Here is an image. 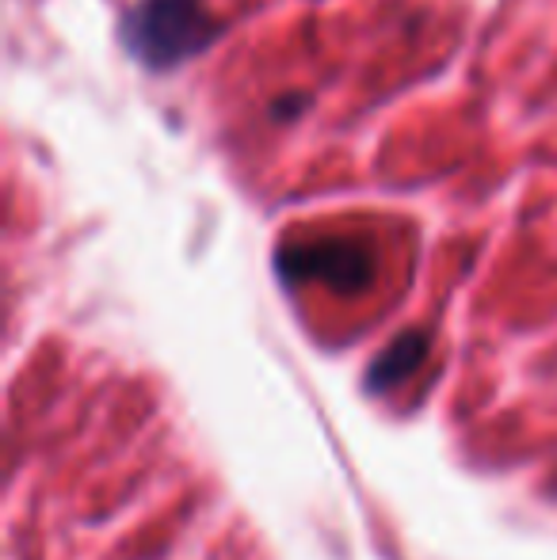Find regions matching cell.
I'll return each instance as SVG.
<instances>
[{
	"label": "cell",
	"mask_w": 557,
	"mask_h": 560,
	"mask_svg": "<svg viewBox=\"0 0 557 560\" xmlns=\"http://www.w3.org/2000/svg\"><path fill=\"white\" fill-rule=\"evenodd\" d=\"M279 271L287 282L313 279V282H325V287H336L340 294H356V290L371 287L374 256L348 241L310 244V248H282Z\"/></svg>",
	"instance_id": "2"
},
{
	"label": "cell",
	"mask_w": 557,
	"mask_h": 560,
	"mask_svg": "<svg viewBox=\"0 0 557 560\" xmlns=\"http://www.w3.org/2000/svg\"><path fill=\"white\" fill-rule=\"evenodd\" d=\"M218 31L202 0H135L119 20L123 46L149 73H169L199 58L214 46Z\"/></svg>",
	"instance_id": "1"
},
{
	"label": "cell",
	"mask_w": 557,
	"mask_h": 560,
	"mask_svg": "<svg viewBox=\"0 0 557 560\" xmlns=\"http://www.w3.org/2000/svg\"><path fill=\"white\" fill-rule=\"evenodd\" d=\"M423 354H428V336L417 332V328L402 332L394 343L386 347V351L379 354V359L371 362V370H367V385H371V393H386V389H394V385H402L405 377H409L413 370L423 362Z\"/></svg>",
	"instance_id": "3"
}]
</instances>
